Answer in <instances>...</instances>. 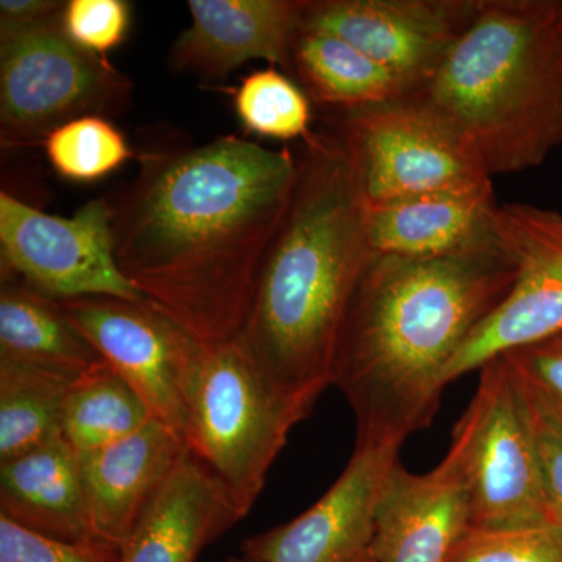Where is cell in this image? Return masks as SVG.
Instances as JSON below:
<instances>
[{
	"instance_id": "6da1fadb",
	"label": "cell",
	"mask_w": 562,
	"mask_h": 562,
	"mask_svg": "<svg viewBox=\"0 0 562 562\" xmlns=\"http://www.w3.org/2000/svg\"><path fill=\"white\" fill-rule=\"evenodd\" d=\"M297 177V155L232 135L143 158L111 203L121 272L198 341H235Z\"/></svg>"
},
{
	"instance_id": "7a4b0ae2",
	"label": "cell",
	"mask_w": 562,
	"mask_h": 562,
	"mask_svg": "<svg viewBox=\"0 0 562 562\" xmlns=\"http://www.w3.org/2000/svg\"><path fill=\"white\" fill-rule=\"evenodd\" d=\"M516 265L495 241L432 258L375 257L355 291L333 360L355 446H397L430 427L443 373L508 295Z\"/></svg>"
},
{
	"instance_id": "3957f363",
	"label": "cell",
	"mask_w": 562,
	"mask_h": 562,
	"mask_svg": "<svg viewBox=\"0 0 562 562\" xmlns=\"http://www.w3.org/2000/svg\"><path fill=\"white\" fill-rule=\"evenodd\" d=\"M297 157L290 206L233 344L269 394L306 419L331 386L339 333L373 254L336 133L313 132Z\"/></svg>"
},
{
	"instance_id": "277c9868",
	"label": "cell",
	"mask_w": 562,
	"mask_h": 562,
	"mask_svg": "<svg viewBox=\"0 0 562 562\" xmlns=\"http://www.w3.org/2000/svg\"><path fill=\"white\" fill-rule=\"evenodd\" d=\"M414 94L457 128L491 179L538 168L562 144V0H480Z\"/></svg>"
},
{
	"instance_id": "5b68a950",
	"label": "cell",
	"mask_w": 562,
	"mask_h": 562,
	"mask_svg": "<svg viewBox=\"0 0 562 562\" xmlns=\"http://www.w3.org/2000/svg\"><path fill=\"white\" fill-rule=\"evenodd\" d=\"M61 14L0 22V135L3 146H33L55 128L85 116L127 109L132 81L105 57L66 35Z\"/></svg>"
},
{
	"instance_id": "8992f818",
	"label": "cell",
	"mask_w": 562,
	"mask_h": 562,
	"mask_svg": "<svg viewBox=\"0 0 562 562\" xmlns=\"http://www.w3.org/2000/svg\"><path fill=\"white\" fill-rule=\"evenodd\" d=\"M302 420L269 394L235 344L205 347L188 394L184 441L243 519Z\"/></svg>"
},
{
	"instance_id": "52a82bcc",
	"label": "cell",
	"mask_w": 562,
	"mask_h": 562,
	"mask_svg": "<svg viewBox=\"0 0 562 562\" xmlns=\"http://www.w3.org/2000/svg\"><path fill=\"white\" fill-rule=\"evenodd\" d=\"M335 133L366 206L492 187L457 128L419 95L338 110Z\"/></svg>"
},
{
	"instance_id": "ba28073f",
	"label": "cell",
	"mask_w": 562,
	"mask_h": 562,
	"mask_svg": "<svg viewBox=\"0 0 562 562\" xmlns=\"http://www.w3.org/2000/svg\"><path fill=\"white\" fill-rule=\"evenodd\" d=\"M479 372L449 449L468 487L472 527L558 525L543 490L527 398L505 358L487 361Z\"/></svg>"
},
{
	"instance_id": "9c48e42d",
	"label": "cell",
	"mask_w": 562,
	"mask_h": 562,
	"mask_svg": "<svg viewBox=\"0 0 562 562\" xmlns=\"http://www.w3.org/2000/svg\"><path fill=\"white\" fill-rule=\"evenodd\" d=\"M113 205L106 199L85 203L70 220L50 216L0 194L2 273L50 301L116 297L146 301L117 266Z\"/></svg>"
},
{
	"instance_id": "30bf717a",
	"label": "cell",
	"mask_w": 562,
	"mask_h": 562,
	"mask_svg": "<svg viewBox=\"0 0 562 562\" xmlns=\"http://www.w3.org/2000/svg\"><path fill=\"white\" fill-rule=\"evenodd\" d=\"M54 302L99 357L138 392L154 419L184 439L188 394L205 344L149 301L79 297Z\"/></svg>"
},
{
	"instance_id": "8fae6325",
	"label": "cell",
	"mask_w": 562,
	"mask_h": 562,
	"mask_svg": "<svg viewBox=\"0 0 562 562\" xmlns=\"http://www.w3.org/2000/svg\"><path fill=\"white\" fill-rule=\"evenodd\" d=\"M495 236L516 265V280L450 361L446 386L503 353L562 333V213L505 203L498 206Z\"/></svg>"
},
{
	"instance_id": "7c38bea8",
	"label": "cell",
	"mask_w": 562,
	"mask_h": 562,
	"mask_svg": "<svg viewBox=\"0 0 562 562\" xmlns=\"http://www.w3.org/2000/svg\"><path fill=\"white\" fill-rule=\"evenodd\" d=\"M480 0H305L303 31L330 33L422 90L438 72Z\"/></svg>"
},
{
	"instance_id": "4fadbf2b",
	"label": "cell",
	"mask_w": 562,
	"mask_h": 562,
	"mask_svg": "<svg viewBox=\"0 0 562 562\" xmlns=\"http://www.w3.org/2000/svg\"><path fill=\"white\" fill-rule=\"evenodd\" d=\"M397 446H355L349 464L330 490L291 522L241 543L258 562H361L371 553L376 512Z\"/></svg>"
},
{
	"instance_id": "5bb4252c",
	"label": "cell",
	"mask_w": 562,
	"mask_h": 562,
	"mask_svg": "<svg viewBox=\"0 0 562 562\" xmlns=\"http://www.w3.org/2000/svg\"><path fill=\"white\" fill-rule=\"evenodd\" d=\"M305 0H191V25L173 43L169 68L206 80L225 79L250 60L292 76V46Z\"/></svg>"
},
{
	"instance_id": "9a60e30c",
	"label": "cell",
	"mask_w": 562,
	"mask_h": 562,
	"mask_svg": "<svg viewBox=\"0 0 562 562\" xmlns=\"http://www.w3.org/2000/svg\"><path fill=\"white\" fill-rule=\"evenodd\" d=\"M472 527L460 465L447 452L427 473L397 462L384 486L371 557L375 562H447Z\"/></svg>"
},
{
	"instance_id": "2e32d148",
	"label": "cell",
	"mask_w": 562,
	"mask_h": 562,
	"mask_svg": "<svg viewBox=\"0 0 562 562\" xmlns=\"http://www.w3.org/2000/svg\"><path fill=\"white\" fill-rule=\"evenodd\" d=\"M187 453L184 439L157 419L121 441L79 453L95 541H127Z\"/></svg>"
},
{
	"instance_id": "e0dca14e",
	"label": "cell",
	"mask_w": 562,
	"mask_h": 562,
	"mask_svg": "<svg viewBox=\"0 0 562 562\" xmlns=\"http://www.w3.org/2000/svg\"><path fill=\"white\" fill-rule=\"evenodd\" d=\"M498 206L494 187L364 205L366 238L375 257L460 254L495 241Z\"/></svg>"
},
{
	"instance_id": "ac0fdd59",
	"label": "cell",
	"mask_w": 562,
	"mask_h": 562,
	"mask_svg": "<svg viewBox=\"0 0 562 562\" xmlns=\"http://www.w3.org/2000/svg\"><path fill=\"white\" fill-rule=\"evenodd\" d=\"M243 520L221 484L188 450L149 512L121 546V562H195Z\"/></svg>"
},
{
	"instance_id": "d6986e66",
	"label": "cell",
	"mask_w": 562,
	"mask_h": 562,
	"mask_svg": "<svg viewBox=\"0 0 562 562\" xmlns=\"http://www.w3.org/2000/svg\"><path fill=\"white\" fill-rule=\"evenodd\" d=\"M0 516L58 541H95L79 453L61 436L0 462Z\"/></svg>"
},
{
	"instance_id": "ffe728a7",
	"label": "cell",
	"mask_w": 562,
	"mask_h": 562,
	"mask_svg": "<svg viewBox=\"0 0 562 562\" xmlns=\"http://www.w3.org/2000/svg\"><path fill=\"white\" fill-rule=\"evenodd\" d=\"M0 360L79 376L102 361L57 303L22 284L0 290Z\"/></svg>"
},
{
	"instance_id": "44dd1931",
	"label": "cell",
	"mask_w": 562,
	"mask_h": 562,
	"mask_svg": "<svg viewBox=\"0 0 562 562\" xmlns=\"http://www.w3.org/2000/svg\"><path fill=\"white\" fill-rule=\"evenodd\" d=\"M292 76L321 105L350 110L412 94L390 69L330 33L303 31L292 46Z\"/></svg>"
},
{
	"instance_id": "7402d4cb",
	"label": "cell",
	"mask_w": 562,
	"mask_h": 562,
	"mask_svg": "<svg viewBox=\"0 0 562 562\" xmlns=\"http://www.w3.org/2000/svg\"><path fill=\"white\" fill-rule=\"evenodd\" d=\"M76 379L0 360V462L60 438L66 395Z\"/></svg>"
},
{
	"instance_id": "603a6c76",
	"label": "cell",
	"mask_w": 562,
	"mask_h": 562,
	"mask_svg": "<svg viewBox=\"0 0 562 562\" xmlns=\"http://www.w3.org/2000/svg\"><path fill=\"white\" fill-rule=\"evenodd\" d=\"M154 419L131 384L105 361L74 380L63 408L61 438L77 453L121 441Z\"/></svg>"
},
{
	"instance_id": "cb8c5ba5",
	"label": "cell",
	"mask_w": 562,
	"mask_h": 562,
	"mask_svg": "<svg viewBox=\"0 0 562 562\" xmlns=\"http://www.w3.org/2000/svg\"><path fill=\"white\" fill-rule=\"evenodd\" d=\"M233 103L243 127L265 138L305 140L313 135L310 95L279 69L249 74Z\"/></svg>"
},
{
	"instance_id": "d4e9b609",
	"label": "cell",
	"mask_w": 562,
	"mask_h": 562,
	"mask_svg": "<svg viewBox=\"0 0 562 562\" xmlns=\"http://www.w3.org/2000/svg\"><path fill=\"white\" fill-rule=\"evenodd\" d=\"M44 149L55 171L79 183L101 180L133 157L124 135L101 116L66 122L47 136Z\"/></svg>"
},
{
	"instance_id": "484cf974",
	"label": "cell",
	"mask_w": 562,
	"mask_h": 562,
	"mask_svg": "<svg viewBox=\"0 0 562 562\" xmlns=\"http://www.w3.org/2000/svg\"><path fill=\"white\" fill-rule=\"evenodd\" d=\"M447 562H562V528L553 524L471 527Z\"/></svg>"
},
{
	"instance_id": "4316f807",
	"label": "cell",
	"mask_w": 562,
	"mask_h": 562,
	"mask_svg": "<svg viewBox=\"0 0 562 562\" xmlns=\"http://www.w3.org/2000/svg\"><path fill=\"white\" fill-rule=\"evenodd\" d=\"M501 357L528 403L562 436V333Z\"/></svg>"
},
{
	"instance_id": "83f0119b",
	"label": "cell",
	"mask_w": 562,
	"mask_h": 562,
	"mask_svg": "<svg viewBox=\"0 0 562 562\" xmlns=\"http://www.w3.org/2000/svg\"><path fill=\"white\" fill-rule=\"evenodd\" d=\"M131 22L132 7L125 0H69L61 16L66 35L101 57L124 43Z\"/></svg>"
},
{
	"instance_id": "f1b7e54d",
	"label": "cell",
	"mask_w": 562,
	"mask_h": 562,
	"mask_svg": "<svg viewBox=\"0 0 562 562\" xmlns=\"http://www.w3.org/2000/svg\"><path fill=\"white\" fill-rule=\"evenodd\" d=\"M0 562H121V547L58 541L0 516Z\"/></svg>"
},
{
	"instance_id": "f546056e",
	"label": "cell",
	"mask_w": 562,
	"mask_h": 562,
	"mask_svg": "<svg viewBox=\"0 0 562 562\" xmlns=\"http://www.w3.org/2000/svg\"><path fill=\"white\" fill-rule=\"evenodd\" d=\"M528 406L541 465L543 490L552 508L554 522L562 528V436L539 416L530 403Z\"/></svg>"
},
{
	"instance_id": "4dcf8cb0",
	"label": "cell",
	"mask_w": 562,
	"mask_h": 562,
	"mask_svg": "<svg viewBox=\"0 0 562 562\" xmlns=\"http://www.w3.org/2000/svg\"><path fill=\"white\" fill-rule=\"evenodd\" d=\"M66 2L57 0H2L0 2V22L9 24H29L58 16L65 10Z\"/></svg>"
},
{
	"instance_id": "1f68e13d",
	"label": "cell",
	"mask_w": 562,
	"mask_h": 562,
	"mask_svg": "<svg viewBox=\"0 0 562 562\" xmlns=\"http://www.w3.org/2000/svg\"><path fill=\"white\" fill-rule=\"evenodd\" d=\"M225 562H258L255 560H250V558L244 557V554H239V557L228 558Z\"/></svg>"
},
{
	"instance_id": "d6a6232c",
	"label": "cell",
	"mask_w": 562,
	"mask_h": 562,
	"mask_svg": "<svg viewBox=\"0 0 562 562\" xmlns=\"http://www.w3.org/2000/svg\"><path fill=\"white\" fill-rule=\"evenodd\" d=\"M361 562H375V561H373V558L371 557V553H369V557L364 558V560H362Z\"/></svg>"
}]
</instances>
